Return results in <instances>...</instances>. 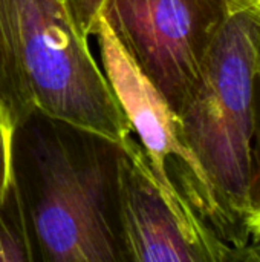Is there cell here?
I'll use <instances>...</instances> for the list:
<instances>
[{
  "label": "cell",
  "instance_id": "6da1fadb",
  "mask_svg": "<svg viewBox=\"0 0 260 262\" xmlns=\"http://www.w3.org/2000/svg\"><path fill=\"white\" fill-rule=\"evenodd\" d=\"M259 48V5L241 2L216 32L199 81L178 112L218 209L241 215H248L254 169Z\"/></svg>",
  "mask_w": 260,
  "mask_h": 262
},
{
  "label": "cell",
  "instance_id": "7a4b0ae2",
  "mask_svg": "<svg viewBox=\"0 0 260 262\" xmlns=\"http://www.w3.org/2000/svg\"><path fill=\"white\" fill-rule=\"evenodd\" d=\"M31 227L44 261H126L113 206L115 149L92 141L75 147L58 132H34Z\"/></svg>",
  "mask_w": 260,
  "mask_h": 262
},
{
  "label": "cell",
  "instance_id": "3957f363",
  "mask_svg": "<svg viewBox=\"0 0 260 262\" xmlns=\"http://www.w3.org/2000/svg\"><path fill=\"white\" fill-rule=\"evenodd\" d=\"M18 46L32 114L121 144L132 129L67 0H15Z\"/></svg>",
  "mask_w": 260,
  "mask_h": 262
},
{
  "label": "cell",
  "instance_id": "277c9868",
  "mask_svg": "<svg viewBox=\"0 0 260 262\" xmlns=\"http://www.w3.org/2000/svg\"><path fill=\"white\" fill-rule=\"evenodd\" d=\"M92 37L97 38L101 68L169 204L190 232L215 252L199 215L215 216L219 209L204 170L184 138L178 112L129 55L103 15Z\"/></svg>",
  "mask_w": 260,
  "mask_h": 262
},
{
  "label": "cell",
  "instance_id": "5b68a950",
  "mask_svg": "<svg viewBox=\"0 0 260 262\" xmlns=\"http://www.w3.org/2000/svg\"><path fill=\"white\" fill-rule=\"evenodd\" d=\"M241 2L250 0H104L101 15L179 112L199 81L216 32Z\"/></svg>",
  "mask_w": 260,
  "mask_h": 262
},
{
  "label": "cell",
  "instance_id": "8992f818",
  "mask_svg": "<svg viewBox=\"0 0 260 262\" xmlns=\"http://www.w3.org/2000/svg\"><path fill=\"white\" fill-rule=\"evenodd\" d=\"M113 149V206L124 259L138 262L213 259L169 204L149 158L133 134Z\"/></svg>",
  "mask_w": 260,
  "mask_h": 262
},
{
  "label": "cell",
  "instance_id": "52a82bcc",
  "mask_svg": "<svg viewBox=\"0 0 260 262\" xmlns=\"http://www.w3.org/2000/svg\"><path fill=\"white\" fill-rule=\"evenodd\" d=\"M0 94H3L20 120L32 115L21 68L15 0H0Z\"/></svg>",
  "mask_w": 260,
  "mask_h": 262
},
{
  "label": "cell",
  "instance_id": "ba28073f",
  "mask_svg": "<svg viewBox=\"0 0 260 262\" xmlns=\"http://www.w3.org/2000/svg\"><path fill=\"white\" fill-rule=\"evenodd\" d=\"M20 117L11 101L0 94V206H5L17 184L15 143Z\"/></svg>",
  "mask_w": 260,
  "mask_h": 262
},
{
  "label": "cell",
  "instance_id": "9c48e42d",
  "mask_svg": "<svg viewBox=\"0 0 260 262\" xmlns=\"http://www.w3.org/2000/svg\"><path fill=\"white\" fill-rule=\"evenodd\" d=\"M6 204L0 206V262L34 261L35 256L23 232L5 213Z\"/></svg>",
  "mask_w": 260,
  "mask_h": 262
},
{
  "label": "cell",
  "instance_id": "30bf717a",
  "mask_svg": "<svg viewBox=\"0 0 260 262\" xmlns=\"http://www.w3.org/2000/svg\"><path fill=\"white\" fill-rule=\"evenodd\" d=\"M250 224L260 229V48L257 58V120H256V143H254V169L250 190L248 207Z\"/></svg>",
  "mask_w": 260,
  "mask_h": 262
},
{
  "label": "cell",
  "instance_id": "8fae6325",
  "mask_svg": "<svg viewBox=\"0 0 260 262\" xmlns=\"http://www.w3.org/2000/svg\"><path fill=\"white\" fill-rule=\"evenodd\" d=\"M67 5L81 34L90 38L93 35L95 25L101 15L104 0H67Z\"/></svg>",
  "mask_w": 260,
  "mask_h": 262
},
{
  "label": "cell",
  "instance_id": "7c38bea8",
  "mask_svg": "<svg viewBox=\"0 0 260 262\" xmlns=\"http://www.w3.org/2000/svg\"><path fill=\"white\" fill-rule=\"evenodd\" d=\"M251 2H256V3H257V2H259V0H251Z\"/></svg>",
  "mask_w": 260,
  "mask_h": 262
},
{
  "label": "cell",
  "instance_id": "4fadbf2b",
  "mask_svg": "<svg viewBox=\"0 0 260 262\" xmlns=\"http://www.w3.org/2000/svg\"><path fill=\"white\" fill-rule=\"evenodd\" d=\"M257 5H259V8H260V0H259V2H257Z\"/></svg>",
  "mask_w": 260,
  "mask_h": 262
}]
</instances>
